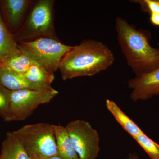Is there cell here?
Wrapping results in <instances>:
<instances>
[{
    "label": "cell",
    "mask_w": 159,
    "mask_h": 159,
    "mask_svg": "<svg viewBox=\"0 0 159 159\" xmlns=\"http://www.w3.org/2000/svg\"><path fill=\"white\" fill-rule=\"evenodd\" d=\"M79 159H96L100 152V138L90 123L77 119L65 126Z\"/></svg>",
    "instance_id": "cell-7"
},
{
    "label": "cell",
    "mask_w": 159,
    "mask_h": 159,
    "mask_svg": "<svg viewBox=\"0 0 159 159\" xmlns=\"http://www.w3.org/2000/svg\"><path fill=\"white\" fill-rule=\"evenodd\" d=\"M33 2L31 0L0 1L3 19L13 35L22 26Z\"/></svg>",
    "instance_id": "cell-9"
},
{
    "label": "cell",
    "mask_w": 159,
    "mask_h": 159,
    "mask_svg": "<svg viewBox=\"0 0 159 159\" xmlns=\"http://www.w3.org/2000/svg\"><path fill=\"white\" fill-rule=\"evenodd\" d=\"M132 89L130 98L134 102L146 100L159 95V67L147 74L136 76L128 81Z\"/></svg>",
    "instance_id": "cell-8"
},
{
    "label": "cell",
    "mask_w": 159,
    "mask_h": 159,
    "mask_svg": "<svg viewBox=\"0 0 159 159\" xmlns=\"http://www.w3.org/2000/svg\"><path fill=\"white\" fill-rule=\"evenodd\" d=\"M115 28L122 54L135 76L158 68L159 47L155 48L151 45L149 31L137 29L120 16L116 17Z\"/></svg>",
    "instance_id": "cell-1"
},
{
    "label": "cell",
    "mask_w": 159,
    "mask_h": 159,
    "mask_svg": "<svg viewBox=\"0 0 159 159\" xmlns=\"http://www.w3.org/2000/svg\"><path fill=\"white\" fill-rule=\"evenodd\" d=\"M127 159H139V155L134 152L129 154Z\"/></svg>",
    "instance_id": "cell-21"
},
{
    "label": "cell",
    "mask_w": 159,
    "mask_h": 159,
    "mask_svg": "<svg viewBox=\"0 0 159 159\" xmlns=\"http://www.w3.org/2000/svg\"><path fill=\"white\" fill-rule=\"evenodd\" d=\"M0 84L11 91L25 89H48L42 86L30 82L26 79L24 74H19L11 70L1 64Z\"/></svg>",
    "instance_id": "cell-10"
},
{
    "label": "cell",
    "mask_w": 159,
    "mask_h": 159,
    "mask_svg": "<svg viewBox=\"0 0 159 159\" xmlns=\"http://www.w3.org/2000/svg\"><path fill=\"white\" fill-rule=\"evenodd\" d=\"M24 76L30 82L45 88H52L51 84L54 79V74L37 64L31 66Z\"/></svg>",
    "instance_id": "cell-15"
},
{
    "label": "cell",
    "mask_w": 159,
    "mask_h": 159,
    "mask_svg": "<svg viewBox=\"0 0 159 159\" xmlns=\"http://www.w3.org/2000/svg\"><path fill=\"white\" fill-rule=\"evenodd\" d=\"M158 1H159V0H158Z\"/></svg>",
    "instance_id": "cell-24"
},
{
    "label": "cell",
    "mask_w": 159,
    "mask_h": 159,
    "mask_svg": "<svg viewBox=\"0 0 159 159\" xmlns=\"http://www.w3.org/2000/svg\"><path fill=\"white\" fill-rule=\"evenodd\" d=\"M19 49L39 65L54 73L59 69L65 55L72 48L58 39L44 37L18 43Z\"/></svg>",
    "instance_id": "cell-5"
},
{
    "label": "cell",
    "mask_w": 159,
    "mask_h": 159,
    "mask_svg": "<svg viewBox=\"0 0 159 159\" xmlns=\"http://www.w3.org/2000/svg\"><path fill=\"white\" fill-rule=\"evenodd\" d=\"M106 106L122 128L133 138L144 133L114 101L110 99H107Z\"/></svg>",
    "instance_id": "cell-14"
},
{
    "label": "cell",
    "mask_w": 159,
    "mask_h": 159,
    "mask_svg": "<svg viewBox=\"0 0 159 159\" xmlns=\"http://www.w3.org/2000/svg\"><path fill=\"white\" fill-rule=\"evenodd\" d=\"M35 64L36 63L29 55L20 51L18 54L9 57L1 64L14 72L24 74L31 66Z\"/></svg>",
    "instance_id": "cell-16"
},
{
    "label": "cell",
    "mask_w": 159,
    "mask_h": 159,
    "mask_svg": "<svg viewBox=\"0 0 159 159\" xmlns=\"http://www.w3.org/2000/svg\"><path fill=\"white\" fill-rule=\"evenodd\" d=\"M54 0L33 2L22 26L13 35L17 43L41 37L57 38L54 25Z\"/></svg>",
    "instance_id": "cell-3"
},
{
    "label": "cell",
    "mask_w": 159,
    "mask_h": 159,
    "mask_svg": "<svg viewBox=\"0 0 159 159\" xmlns=\"http://www.w3.org/2000/svg\"><path fill=\"white\" fill-rule=\"evenodd\" d=\"M131 2L139 4L141 10L149 14L159 13L158 0H134Z\"/></svg>",
    "instance_id": "cell-19"
},
{
    "label": "cell",
    "mask_w": 159,
    "mask_h": 159,
    "mask_svg": "<svg viewBox=\"0 0 159 159\" xmlns=\"http://www.w3.org/2000/svg\"><path fill=\"white\" fill-rule=\"evenodd\" d=\"M133 139L144 149L151 159H159V145L147 136L144 133Z\"/></svg>",
    "instance_id": "cell-17"
},
{
    "label": "cell",
    "mask_w": 159,
    "mask_h": 159,
    "mask_svg": "<svg viewBox=\"0 0 159 159\" xmlns=\"http://www.w3.org/2000/svg\"></svg>",
    "instance_id": "cell-23"
},
{
    "label": "cell",
    "mask_w": 159,
    "mask_h": 159,
    "mask_svg": "<svg viewBox=\"0 0 159 159\" xmlns=\"http://www.w3.org/2000/svg\"><path fill=\"white\" fill-rule=\"evenodd\" d=\"M0 159H33L20 140L16 131L6 134L2 144Z\"/></svg>",
    "instance_id": "cell-11"
},
{
    "label": "cell",
    "mask_w": 159,
    "mask_h": 159,
    "mask_svg": "<svg viewBox=\"0 0 159 159\" xmlns=\"http://www.w3.org/2000/svg\"><path fill=\"white\" fill-rule=\"evenodd\" d=\"M113 53L106 45L93 39L83 40L72 48L62 59L59 70L64 80L92 77L112 65Z\"/></svg>",
    "instance_id": "cell-2"
},
{
    "label": "cell",
    "mask_w": 159,
    "mask_h": 159,
    "mask_svg": "<svg viewBox=\"0 0 159 159\" xmlns=\"http://www.w3.org/2000/svg\"><path fill=\"white\" fill-rule=\"evenodd\" d=\"M48 159H62L60 158L58 156H55L54 157H52L50 158H49Z\"/></svg>",
    "instance_id": "cell-22"
},
{
    "label": "cell",
    "mask_w": 159,
    "mask_h": 159,
    "mask_svg": "<svg viewBox=\"0 0 159 159\" xmlns=\"http://www.w3.org/2000/svg\"><path fill=\"white\" fill-rule=\"evenodd\" d=\"M58 94L52 88L45 90L11 91L9 118L7 122L24 121L40 105L51 102Z\"/></svg>",
    "instance_id": "cell-6"
},
{
    "label": "cell",
    "mask_w": 159,
    "mask_h": 159,
    "mask_svg": "<svg viewBox=\"0 0 159 159\" xmlns=\"http://www.w3.org/2000/svg\"><path fill=\"white\" fill-rule=\"evenodd\" d=\"M150 15V20L152 24L159 27V13H152Z\"/></svg>",
    "instance_id": "cell-20"
},
{
    "label": "cell",
    "mask_w": 159,
    "mask_h": 159,
    "mask_svg": "<svg viewBox=\"0 0 159 159\" xmlns=\"http://www.w3.org/2000/svg\"><path fill=\"white\" fill-rule=\"evenodd\" d=\"M11 91L0 84V117L7 122L9 118Z\"/></svg>",
    "instance_id": "cell-18"
},
{
    "label": "cell",
    "mask_w": 159,
    "mask_h": 159,
    "mask_svg": "<svg viewBox=\"0 0 159 159\" xmlns=\"http://www.w3.org/2000/svg\"><path fill=\"white\" fill-rule=\"evenodd\" d=\"M20 52L18 43L6 25L0 11V64Z\"/></svg>",
    "instance_id": "cell-12"
},
{
    "label": "cell",
    "mask_w": 159,
    "mask_h": 159,
    "mask_svg": "<svg viewBox=\"0 0 159 159\" xmlns=\"http://www.w3.org/2000/svg\"><path fill=\"white\" fill-rule=\"evenodd\" d=\"M16 132L32 159H48L57 156L54 125L48 123L29 124Z\"/></svg>",
    "instance_id": "cell-4"
},
{
    "label": "cell",
    "mask_w": 159,
    "mask_h": 159,
    "mask_svg": "<svg viewBox=\"0 0 159 159\" xmlns=\"http://www.w3.org/2000/svg\"><path fill=\"white\" fill-rule=\"evenodd\" d=\"M57 156L62 159H79L65 126L54 125Z\"/></svg>",
    "instance_id": "cell-13"
}]
</instances>
